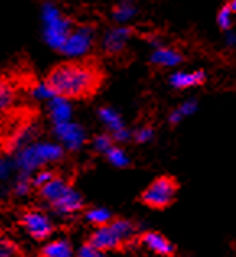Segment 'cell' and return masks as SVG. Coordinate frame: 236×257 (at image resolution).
I'll return each instance as SVG.
<instances>
[{"instance_id": "cell-11", "label": "cell", "mask_w": 236, "mask_h": 257, "mask_svg": "<svg viewBox=\"0 0 236 257\" xmlns=\"http://www.w3.org/2000/svg\"><path fill=\"white\" fill-rule=\"evenodd\" d=\"M15 99L17 93L12 82L0 75V116L12 109L13 104H15Z\"/></svg>"}, {"instance_id": "cell-3", "label": "cell", "mask_w": 236, "mask_h": 257, "mask_svg": "<svg viewBox=\"0 0 236 257\" xmlns=\"http://www.w3.org/2000/svg\"><path fill=\"white\" fill-rule=\"evenodd\" d=\"M176 192L178 182L170 176H161L145 189L140 195V200L150 208H166L176 199Z\"/></svg>"}, {"instance_id": "cell-4", "label": "cell", "mask_w": 236, "mask_h": 257, "mask_svg": "<svg viewBox=\"0 0 236 257\" xmlns=\"http://www.w3.org/2000/svg\"><path fill=\"white\" fill-rule=\"evenodd\" d=\"M22 225L33 239L44 241L54 231L51 220L39 210H26L22 216Z\"/></svg>"}, {"instance_id": "cell-31", "label": "cell", "mask_w": 236, "mask_h": 257, "mask_svg": "<svg viewBox=\"0 0 236 257\" xmlns=\"http://www.w3.org/2000/svg\"><path fill=\"white\" fill-rule=\"evenodd\" d=\"M101 257H103V255H101Z\"/></svg>"}, {"instance_id": "cell-25", "label": "cell", "mask_w": 236, "mask_h": 257, "mask_svg": "<svg viewBox=\"0 0 236 257\" xmlns=\"http://www.w3.org/2000/svg\"><path fill=\"white\" fill-rule=\"evenodd\" d=\"M195 109H197V103H195L194 99H191V101H186V103L181 106L178 111L183 114V117H184V116H191V114H194Z\"/></svg>"}, {"instance_id": "cell-18", "label": "cell", "mask_w": 236, "mask_h": 257, "mask_svg": "<svg viewBox=\"0 0 236 257\" xmlns=\"http://www.w3.org/2000/svg\"><path fill=\"white\" fill-rule=\"evenodd\" d=\"M107 160L117 168H124V166L129 165V158H127V155L117 147H112L111 150L107 152Z\"/></svg>"}, {"instance_id": "cell-13", "label": "cell", "mask_w": 236, "mask_h": 257, "mask_svg": "<svg viewBox=\"0 0 236 257\" xmlns=\"http://www.w3.org/2000/svg\"><path fill=\"white\" fill-rule=\"evenodd\" d=\"M73 249L72 244L67 239H57L49 242L47 246L43 247L39 257H72Z\"/></svg>"}, {"instance_id": "cell-2", "label": "cell", "mask_w": 236, "mask_h": 257, "mask_svg": "<svg viewBox=\"0 0 236 257\" xmlns=\"http://www.w3.org/2000/svg\"><path fill=\"white\" fill-rule=\"evenodd\" d=\"M134 225L131 221L117 218L111 220V223H107L106 226L98 228L90 236V244L96 249V251H112L123 246V242L132 238L134 234Z\"/></svg>"}, {"instance_id": "cell-12", "label": "cell", "mask_w": 236, "mask_h": 257, "mask_svg": "<svg viewBox=\"0 0 236 257\" xmlns=\"http://www.w3.org/2000/svg\"><path fill=\"white\" fill-rule=\"evenodd\" d=\"M152 62L157 65H163V67H174L183 62V56L174 49L160 47V49H157L152 54Z\"/></svg>"}, {"instance_id": "cell-6", "label": "cell", "mask_w": 236, "mask_h": 257, "mask_svg": "<svg viewBox=\"0 0 236 257\" xmlns=\"http://www.w3.org/2000/svg\"><path fill=\"white\" fill-rule=\"evenodd\" d=\"M142 242H144L150 251H153L155 254H160V255L170 257L174 254V251H176L171 242L168 241L163 234L157 233V231H147L144 236H142Z\"/></svg>"}, {"instance_id": "cell-1", "label": "cell", "mask_w": 236, "mask_h": 257, "mask_svg": "<svg viewBox=\"0 0 236 257\" xmlns=\"http://www.w3.org/2000/svg\"><path fill=\"white\" fill-rule=\"evenodd\" d=\"M103 72L88 59L65 60L54 65L44 80L46 90L60 99H86L99 90Z\"/></svg>"}, {"instance_id": "cell-17", "label": "cell", "mask_w": 236, "mask_h": 257, "mask_svg": "<svg viewBox=\"0 0 236 257\" xmlns=\"http://www.w3.org/2000/svg\"><path fill=\"white\" fill-rule=\"evenodd\" d=\"M136 7L129 2H124L117 5L116 9H114V20L116 22H127V20H131L134 15H136Z\"/></svg>"}, {"instance_id": "cell-7", "label": "cell", "mask_w": 236, "mask_h": 257, "mask_svg": "<svg viewBox=\"0 0 236 257\" xmlns=\"http://www.w3.org/2000/svg\"><path fill=\"white\" fill-rule=\"evenodd\" d=\"M131 35H132V30L126 28V26H121V28H114L111 31H107V35L104 38V43H103L106 52L116 54L119 51H123L126 43H127V39L131 38Z\"/></svg>"}, {"instance_id": "cell-30", "label": "cell", "mask_w": 236, "mask_h": 257, "mask_svg": "<svg viewBox=\"0 0 236 257\" xmlns=\"http://www.w3.org/2000/svg\"><path fill=\"white\" fill-rule=\"evenodd\" d=\"M228 7H230V10H231V12H236V0L230 2V5H228Z\"/></svg>"}, {"instance_id": "cell-22", "label": "cell", "mask_w": 236, "mask_h": 257, "mask_svg": "<svg viewBox=\"0 0 236 257\" xmlns=\"http://www.w3.org/2000/svg\"><path fill=\"white\" fill-rule=\"evenodd\" d=\"M94 148L98 152H109L112 148V139L107 137V135H99V137L94 139Z\"/></svg>"}, {"instance_id": "cell-26", "label": "cell", "mask_w": 236, "mask_h": 257, "mask_svg": "<svg viewBox=\"0 0 236 257\" xmlns=\"http://www.w3.org/2000/svg\"><path fill=\"white\" fill-rule=\"evenodd\" d=\"M153 137V131L150 127H144V128H140V131H137L136 134V140L140 142V144H144V142H148Z\"/></svg>"}, {"instance_id": "cell-10", "label": "cell", "mask_w": 236, "mask_h": 257, "mask_svg": "<svg viewBox=\"0 0 236 257\" xmlns=\"http://www.w3.org/2000/svg\"><path fill=\"white\" fill-rule=\"evenodd\" d=\"M69 189H70V186L67 184V181H64L60 176H56V178L47 182V184L39 187V194H41L43 199L49 200L51 204H54V202H57L67 191H69Z\"/></svg>"}, {"instance_id": "cell-29", "label": "cell", "mask_w": 236, "mask_h": 257, "mask_svg": "<svg viewBox=\"0 0 236 257\" xmlns=\"http://www.w3.org/2000/svg\"><path fill=\"white\" fill-rule=\"evenodd\" d=\"M226 43L230 44V46L236 44V35H234V33H228V35H226Z\"/></svg>"}, {"instance_id": "cell-15", "label": "cell", "mask_w": 236, "mask_h": 257, "mask_svg": "<svg viewBox=\"0 0 236 257\" xmlns=\"http://www.w3.org/2000/svg\"><path fill=\"white\" fill-rule=\"evenodd\" d=\"M86 220L91 221L93 225H96L98 228H101V226H106L107 223H111L112 216H111V212L106 210V208H90V210L86 212Z\"/></svg>"}, {"instance_id": "cell-5", "label": "cell", "mask_w": 236, "mask_h": 257, "mask_svg": "<svg viewBox=\"0 0 236 257\" xmlns=\"http://www.w3.org/2000/svg\"><path fill=\"white\" fill-rule=\"evenodd\" d=\"M91 46V30L90 28H80L73 31L65 41V44L60 47V51L69 54V56H83Z\"/></svg>"}, {"instance_id": "cell-16", "label": "cell", "mask_w": 236, "mask_h": 257, "mask_svg": "<svg viewBox=\"0 0 236 257\" xmlns=\"http://www.w3.org/2000/svg\"><path fill=\"white\" fill-rule=\"evenodd\" d=\"M99 117L103 119V122L111 128L112 134L121 131V128H124L123 120H121V117L117 116V112L109 109V107H103V109L99 111Z\"/></svg>"}, {"instance_id": "cell-19", "label": "cell", "mask_w": 236, "mask_h": 257, "mask_svg": "<svg viewBox=\"0 0 236 257\" xmlns=\"http://www.w3.org/2000/svg\"><path fill=\"white\" fill-rule=\"evenodd\" d=\"M217 22L218 26L221 30H230L231 28V23H233V12L230 10V7H223L220 12H218V17H217Z\"/></svg>"}, {"instance_id": "cell-14", "label": "cell", "mask_w": 236, "mask_h": 257, "mask_svg": "<svg viewBox=\"0 0 236 257\" xmlns=\"http://www.w3.org/2000/svg\"><path fill=\"white\" fill-rule=\"evenodd\" d=\"M57 132L60 134V137H62L72 148H77V147H80L83 144V132H82V128H80L78 125L62 122V124H59Z\"/></svg>"}, {"instance_id": "cell-21", "label": "cell", "mask_w": 236, "mask_h": 257, "mask_svg": "<svg viewBox=\"0 0 236 257\" xmlns=\"http://www.w3.org/2000/svg\"><path fill=\"white\" fill-rule=\"evenodd\" d=\"M54 116H56V119L59 120L60 124L65 122V120L69 119V116H70V107L65 104L64 99H60L59 103L56 104V107H54Z\"/></svg>"}, {"instance_id": "cell-27", "label": "cell", "mask_w": 236, "mask_h": 257, "mask_svg": "<svg viewBox=\"0 0 236 257\" xmlns=\"http://www.w3.org/2000/svg\"><path fill=\"white\" fill-rule=\"evenodd\" d=\"M129 137H131V134L127 132L126 128H121V131L114 132V135H112V139H114V140H117V142H126Z\"/></svg>"}, {"instance_id": "cell-8", "label": "cell", "mask_w": 236, "mask_h": 257, "mask_svg": "<svg viewBox=\"0 0 236 257\" xmlns=\"http://www.w3.org/2000/svg\"><path fill=\"white\" fill-rule=\"evenodd\" d=\"M52 207L60 213H75L83 208V199L75 189L70 187L57 202H54Z\"/></svg>"}, {"instance_id": "cell-24", "label": "cell", "mask_w": 236, "mask_h": 257, "mask_svg": "<svg viewBox=\"0 0 236 257\" xmlns=\"http://www.w3.org/2000/svg\"><path fill=\"white\" fill-rule=\"evenodd\" d=\"M78 257H101L99 251H96L90 242H86V244H83L82 247H80L78 251Z\"/></svg>"}, {"instance_id": "cell-20", "label": "cell", "mask_w": 236, "mask_h": 257, "mask_svg": "<svg viewBox=\"0 0 236 257\" xmlns=\"http://www.w3.org/2000/svg\"><path fill=\"white\" fill-rule=\"evenodd\" d=\"M20 252L18 246L9 239H0V257H17Z\"/></svg>"}, {"instance_id": "cell-23", "label": "cell", "mask_w": 236, "mask_h": 257, "mask_svg": "<svg viewBox=\"0 0 236 257\" xmlns=\"http://www.w3.org/2000/svg\"><path fill=\"white\" fill-rule=\"evenodd\" d=\"M57 174H54L52 171H43V173H39L36 176V179H35V186L38 187H43L44 184H47L49 181H52L54 178H56Z\"/></svg>"}, {"instance_id": "cell-28", "label": "cell", "mask_w": 236, "mask_h": 257, "mask_svg": "<svg viewBox=\"0 0 236 257\" xmlns=\"http://www.w3.org/2000/svg\"><path fill=\"white\" fill-rule=\"evenodd\" d=\"M181 120H183V114H181L178 109L170 114V122L171 124H178V122H181Z\"/></svg>"}, {"instance_id": "cell-9", "label": "cell", "mask_w": 236, "mask_h": 257, "mask_svg": "<svg viewBox=\"0 0 236 257\" xmlns=\"http://www.w3.org/2000/svg\"><path fill=\"white\" fill-rule=\"evenodd\" d=\"M205 82V73L202 70H195V72H176L170 77V83L174 88H179V90H186V88L191 86H197Z\"/></svg>"}]
</instances>
